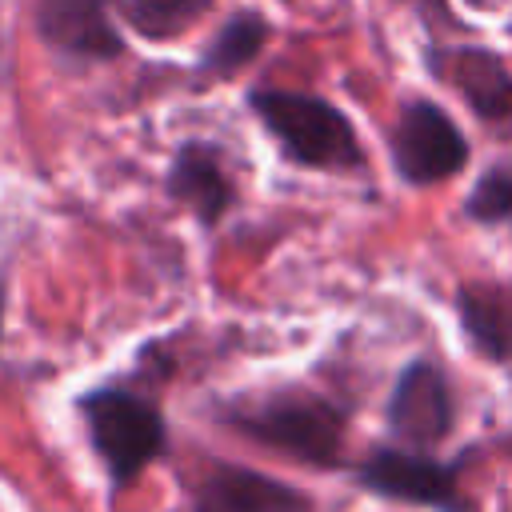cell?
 I'll use <instances>...</instances> for the list:
<instances>
[{"label": "cell", "mask_w": 512, "mask_h": 512, "mask_svg": "<svg viewBox=\"0 0 512 512\" xmlns=\"http://www.w3.org/2000/svg\"><path fill=\"white\" fill-rule=\"evenodd\" d=\"M40 40L80 64H104L124 56V36L112 24L108 0H36Z\"/></svg>", "instance_id": "cell-8"}, {"label": "cell", "mask_w": 512, "mask_h": 512, "mask_svg": "<svg viewBox=\"0 0 512 512\" xmlns=\"http://www.w3.org/2000/svg\"><path fill=\"white\" fill-rule=\"evenodd\" d=\"M0 332H4V288H0Z\"/></svg>", "instance_id": "cell-15"}, {"label": "cell", "mask_w": 512, "mask_h": 512, "mask_svg": "<svg viewBox=\"0 0 512 512\" xmlns=\"http://www.w3.org/2000/svg\"><path fill=\"white\" fill-rule=\"evenodd\" d=\"M356 484L412 508L432 512H472V500L460 488V464H444L420 448L376 444L356 464Z\"/></svg>", "instance_id": "cell-4"}, {"label": "cell", "mask_w": 512, "mask_h": 512, "mask_svg": "<svg viewBox=\"0 0 512 512\" xmlns=\"http://www.w3.org/2000/svg\"><path fill=\"white\" fill-rule=\"evenodd\" d=\"M428 68L460 92L480 124L496 136H512V68L484 44H436L428 48Z\"/></svg>", "instance_id": "cell-7"}, {"label": "cell", "mask_w": 512, "mask_h": 512, "mask_svg": "<svg viewBox=\"0 0 512 512\" xmlns=\"http://www.w3.org/2000/svg\"><path fill=\"white\" fill-rule=\"evenodd\" d=\"M220 420L240 436L300 460L304 468H340L344 464V428L348 408L324 392L280 384L260 392H240L220 404Z\"/></svg>", "instance_id": "cell-1"}, {"label": "cell", "mask_w": 512, "mask_h": 512, "mask_svg": "<svg viewBox=\"0 0 512 512\" xmlns=\"http://www.w3.org/2000/svg\"><path fill=\"white\" fill-rule=\"evenodd\" d=\"M456 320L476 356L492 364H512V284H496V280L460 284Z\"/></svg>", "instance_id": "cell-11"}, {"label": "cell", "mask_w": 512, "mask_h": 512, "mask_svg": "<svg viewBox=\"0 0 512 512\" xmlns=\"http://www.w3.org/2000/svg\"><path fill=\"white\" fill-rule=\"evenodd\" d=\"M388 156L404 184H440L468 164V140L460 124L436 100H408L388 132Z\"/></svg>", "instance_id": "cell-5"}, {"label": "cell", "mask_w": 512, "mask_h": 512, "mask_svg": "<svg viewBox=\"0 0 512 512\" xmlns=\"http://www.w3.org/2000/svg\"><path fill=\"white\" fill-rule=\"evenodd\" d=\"M248 108L260 128L280 144V152L300 168L352 172L364 164V144L352 120L324 96L292 88H256L248 92Z\"/></svg>", "instance_id": "cell-2"}, {"label": "cell", "mask_w": 512, "mask_h": 512, "mask_svg": "<svg viewBox=\"0 0 512 512\" xmlns=\"http://www.w3.org/2000/svg\"><path fill=\"white\" fill-rule=\"evenodd\" d=\"M76 412L88 428V444L100 456L112 488H128L168 448L164 412L132 388H116V384L92 388L76 400Z\"/></svg>", "instance_id": "cell-3"}, {"label": "cell", "mask_w": 512, "mask_h": 512, "mask_svg": "<svg viewBox=\"0 0 512 512\" xmlns=\"http://www.w3.org/2000/svg\"><path fill=\"white\" fill-rule=\"evenodd\" d=\"M192 512H316L312 496L268 472L212 464L192 492Z\"/></svg>", "instance_id": "cell-10"}, {"label": "cell", "mask_w": 512, "mask_h": 512, "mask_svg": "<svg viewBox=\"0 0 512 512\" xmlns=\"http://www.w3.org/2000/svg\"><path fill=\"white\" fill-rule=\"evenodd\" d=\"M164 192L184 204L204 228L220 224L236 208V176L212 140H184L164 172Z\"/></svg>", "instance_id": "cell-9"}, {"label": "cell", "mask_w": 512, "mask_h": 512, "mask_svg": "<svg viewBox=\"0 0 512 512\" xmlns=\"http://www.w3.org/2000/svg\"><path fill=\"white\" fill-rule=\"evenodd\" d=\"M464 216L476 224L512 220V164H492L464 196Z\"/></svg>", "instance_id": "cell-14"}, {"label": "cell", "mask_w": 512, "mask_h": 512, "mask_svg": "<svg viewBox=\"0 0 512 512\" xmlns=\"http://www.w3.org/2000/svg\"><path fill=\"white\" fill-rule=\"evenodd\" d=\"M384 420H388V432L408 448L428 452L444 444L456 424V400L444 368H436L432 360H408L392 384Z\"/></svg>", "instance_id": "cell-6"}, {"label": "cell", "mask_w": 512, "mask_h": 512, "mask_svg": "<svg viewBox=\"0 0 512 512\" xmlns=\"http://www.w3.org/2000/svg\"><path fill=\"white\" fill-rule=\"evenodd\" d=\"M212 4L216 0H116L124 24L152 44L184 36L200 16H208Z\"/></svg>", "instance_id": "cell-13"}, {"label": "cell", "mask_w": 512, "mask_h": 512, "mask_svg": "<svg viewBox=\"0 0 512 512\" xmlns=\"http://www.w3.org/2000/svg\"><path fill=\"white\" fill-rule=\"evenodd\" d=\"M272 36V24L264 20V12H252V8H240L224 20V28L208 40V48L200 52L196 60V76L204 80H228L236 72H244L268 44Z\"/></svg>", "instance_id": "cell-12"}]
</instances>
